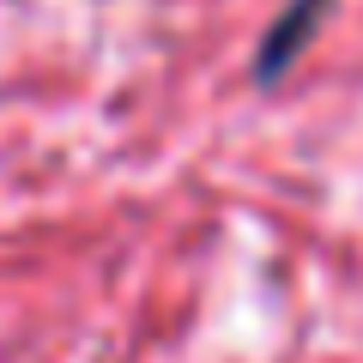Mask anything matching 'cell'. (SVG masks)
Here are the masks:
<instances>
[{
    "mask_svg": "<svg viewBox=\"0 0 363 363\" xmlns=\"http://www.w3.org/2000/svg\"><path fill=\"white\" fill-rule=\"evenodd\" d=\"M321 13H333V0H291L279 18H267V37L255 43V61H248L255 85H279V79H285V67L315 43Z\"/></svg>",
    "mask_w": 363,
    "mask_h": 363,
    "instance_id": "6da1fadb",
    "label": "cell"
}]
</instances>
